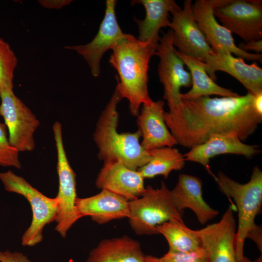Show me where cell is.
Listing matches in <instances>:
<instances>
[{
    "label": "cell",
    "instance_id": "obj_1",
    "mask_svg": "<svg viewBox=\"0 0 262 262\" xmlns=\"http://www.w3.org/2000/svg\"><path fill=\"white\" fill-rule=\"evenodd\" d=\"M253 95L248 93L233 97L202 96L182 99L181 103L164 113L165 124L177 144L192 148L212 135L233 133L246 140L262 121L254 110Z\"/></svg>",
    "mask_w": 262,
    "mask_h": 262
},
{
    "label": "cell",
    "instance_id": "obj_2",
    "mask_svg": "<svg viewBox=\"0 0 262 262\" xmlns=\"http://www.w3.org/2000/svg\"><path fill=\"white\" fill-rule=\"evenodd\" d=\"M158 45L125 34L112 49L109 61L118 74L115 89L122 98L128 100L133 115H138L141 105L153 102L148 92L147 73L150 58L156 55Z\"/></svg>",
    "mask_w": 262,
    "mask_h": 262
},
{
    "label": "cell",
    "instance_id": "obj_3",
    "mask_svg": "<svg viewBox=\"0 0 262 262\" xmlns=\"http://www.w3.org/2000/svg\"><path fill=\"white\" fill-rule=\"evenodd\" d=\"M122 99L115 89L100 115L93 134L98 149V157L104 164L120 161L130 169L137 170L150 160L149 151L141 145L140 131L119 133L117 105Z\"/></svg>",
    "mask_w": 262,
    "mask_h": 262
},
{
    "label": "cell",
    "instance_id": "obj_4",
    "mask_svg": "<svg viewBox=\"0 0 262 262\" xmlns=\"http://www.w3.org/2000/svg\"><path fill=\"white\" fill-rule=\"evenodd\" d=\"M221 191L236 203L238 212V225L236 232L235 250L239 261L244 260V245L248 234L258 226L255 218L262 204V171L255 166L248 182L242 184L219 172L213 177Z\"/></svg>",
    "mask_w": 262,
    "mask_h": 262
},
{
    "label": "cell",
    "instance_id": "obj_5",
    "mask_svg": "<svg viewBox=\"0 0 262 262\" xmlns=\"http://www.w3.org/2000/svg\"><path fill=\"white\" fill-rule=\"evenodd\" d=\"M182 216L164 182L159 188L147 186L140 197L130 201L129 223L137 235L158 234L157 226L171 220L183 221Z\"/></svg>",
    "mask_w": 262,
    "mask_h": 262
},
{
    "label": "cell",
    "instance_id": "obj_6",
    "mask_svg": "<svg viewBox=\"0 0 262 262\" xmlns=\"http://www.w3.org/2000/svg\"><path fill=\"white\" fill-rule=\"evenodd\" d=\"M0 180L7 191L23 196L30 204L33 218L22 236V245L33 246L39 243L43 239L44 227L56 219L58 212L57 199L46 196L11 170L0 172Z\"/></svg>",
    "mask_w": 262,
    "mask_h": 262
},
{
    "label": "cell",
    "instance_id": "obj_7",
    "mask_svg": "<svg viewBox=\"0 0 262 262\" xmlns=\"http://www.w3.org/2000/svg\"><path fill=\"white\" fill-rule=\"evenodd\" d=\"M53 131L57 149V172L59 190L57 196L58 212L55 221V229L65 238L71 226L81 218L76 207V174L71 167L64 148L61 124L58 121L53 125Z\"/></svg>",
    "mask_w": 262,
    "mask_h": 262
},
{
    "label": "cell",
    "instance_id": "obj_8",
    "mask_svg": "<svg viewBox=\"0 0 262 262\" xmlns=\"http://www.w3.org/2000/svg\"><path fill=\"white\" fill-rule=\"evenodd\" d=\"M0 98V116L8 131L10 143L19 152L33 150L34 134L39 121L13 90L1 91Z\"/></svg>",
    "mask_w": 262,
    "mask_h": 262
},
{
    "label": "cell",
    "instance_id": "obj_9",
    "mask_svg": "<svg viewBox=\"0 0 262 262\" xmlns=\"http://www.w3.org/2000/svg\"><path fill=\"white\" fill-rule=\"evenodd\" d=\"M156 55L160 58L158 72L164 86V98L171 110L181 102L180 88L192 86L191 74L184 69V63L173 45L171 29L160 38Z\"/></svg>",
    "mask_w": 262,
    "mask_h": 262
},
{
    "label": "cell",
    "instance_id": "obj_10",
    "mask_svg": "<svg viewBox=\"0 0 262 262\" xmlns=\"http://www.w3.org/2000/svg\"><path fill=\"white\" fill-rule=\"evenodd\" d=\"M230 1L196 0L192 5L196 22L214 53L227 51L244 59L262 62V53H252L240 49L235 44L231 33L217 22L214 15V9Z\"/></svg>",
    "mask_w": 262,
    "mask_h": 262
},
{
    "label": "cell",
    "instance_id": "obj_11",
    "mask_svg": "<svg viewBox=\"0 0 262 262\" xmlns=\"http://www.w3.org/2000/svg\"><path fill=\"white\" fill-rule=\"evenodd\" d=\"M222 26L245 42L262 38V2L260 0H230L214 10Z\"/></svg>",
    "mask_w": 262,
    "mask_h": 262
},
{
    "label": "cell",
    "instance_id": "obj_12",
    "mask_svg": "<svg viewBox=\"0 0 262 262\" xmlns=\"http://www.w3.org/2000/svg\"><path fill=\"white\" fill-rule=\"evenodd\" d=\"M234 205H230L220 220L197 230L208 262H253L247 257L238 260L235 250Z\"/></svg>",
    "mask_w": 262,
    "mask_h": 262
},
{
    "label": "cell",
    "instance_id": "obj_13",
    "mask_svg": "<svg viewBox=\"0 0 262 262\" xmlns=\"http://www.w3.org/2000/svg\"><path fill=\"white\" fill-rule=\"evenodd\" d=\"M191 0H185L182 9L171 13L169 27L173 32V44L181 54L204 62L214 54L193 16Z\"/></svg>",
    "mask_w": 262,
    "mask_h": 262
},
{
    "label": "cell",
    "instance_id": "obj_14",
    "mask_svg": "<svg viewBox=\"0 0 262 262\" xmlns=\"http://www.w3.org/2000/svg\"><path fill=\"white\" fill-rule=\"evenodd\" d=\"M116 1L107 0L104 17L98 31L92 40L85 45L65 46L76 51L87 62L94 77L100 73V63L104 53L112 49L117 42L124 36L117 20L115 8Z\"/></svg>",
    "mask_w": 262,
    "mask_h": 262
},
{
    "label": "cell",
    "instance_id": "obj_15",
    "mask_svg": "<svg viewBox=\"0 0 262 262\" xmlns=\"http://www.w3.org/2000/svg\"><path fill=\"white\" fill-rule=\"evenodd\" d=\"M203 65L207 74L214 82L217 79L215 72L221 71L236 78L248 93L255 95L262 92V69L255 63L248 65L244 59L224 51L208 55Z\"/></svg>",
    "mask_w": 262,
    "mask_h": 262
},
{
    "label": "cell",
    "instance_id": "obj_16",
    "mask_svg": "<svg viewBox=\"0 0 262 262\" xmlns=\"http://www.w3.org/2000/svg\"><path fill=\"white\" fill-rule=\"evenodd\" d=\"M96 185L101 190L108 191L129 201L140 197L146 188L140 172L130 169L120 161L104 164Z\"/></svg>",
    "mask_w": 262,
    "mask_h": 262
},
{
    "label": "cell",
    "instance_id": "obj_17",
    "mask_svg": "<svg viewBox=\"0 0 262 262\" xmlns=\"http://www.w3.org/2000/svg\"><path fill=\"white\" fill-rule=\"evenodd\" d=\"M260 152L257 146L245 144L233 133L212 135L206 142L191 148L183 154L185 161L200 164L213 176L210 170V160L215 156L232 154L251 158Z\"/></svg>",
    "mask_w": 262,
    "mask_h": 262
},
{
    "label": "cell",
    "instance_id": "obj_18",
    "mask_svg": "<svg viewBox=\"0 0 262 262\" xmlns=\"http://www.w3.org/2000/svg\"><path fill=\"white\" fill-rule=\"evenodd\" d=\"M164 102L159 100L148 105H143L137 115V123L140 131L142 147L146 150L177 144L169 131L164 118Z\"/></svg>",
    "mask_w": 262,
    "mask_h": 262
},
{
    "label": "cell",
    "instance_id": "obj_19",
    "mask_svg": "<svg viewBox=\"0 0 262 262\" xmlns=\"http://www.w3.org/2000/svg\"><path fill=\"white\" fill-rule=\"evenodd\" d=\"M202 186L201 180L198 178L181 174L176 186L170 191L178 211L183 215L185 209L192 210L199 223L204 225L214 218L219 212L204 200Z\"/></svg>",
    "mask_w": 262,
    "mask_h": 262
},
{
    "label": "cell",
    "instance_id": "obj_20",
    "mask_svg": "<svg viewBox=\"0 0 262 262\" xmlns=\"http://www.w3.org/2000/svg\"><path fill=\"white\" fill-rule=\"evenodd\" d=\"M75 204L81 218L90 216L99 225L130 216V201L105 190L90 197H77Z\"/></svg>",
    "mask_w": 262,
    "mask_h": 262
},
{
    "label": "cell",
    "instance_id": "obj_21",
    "mask_svg": "<svg viewBox=\"0 0 262 262\" xmlns=\"http://www.w3.org/2000/svg\"><path fill=\"white\" fill-rule=\"evenodd\" d=\"M131 3H141L146 10L144 19L134 18L138 28V39L156 45L161 38L159 35L160 30L163 27H169V13L181 9L174 0H137L131 1Z\"/></svg>",
    "mask_w": 262,
    "mask_h": 262
},
{
    "label": "cell",
    "instance_id": "obj_22",
    "mask_svg": "<svg viewBox=\"0 0 262 262\" xmlns=\"http://www.w3.org/2000/svg\"><path fill=\"white\" fill-rule=\"evenodd\" d=\"M146 258L140 243L124 235L101 241L86 262H146Z\"/></svg>",
    "mask_w": 262,
    "mask_h": 262
},
{
    "label": "cell",
    "instance_id": "obj_23",
    "mask_svg": "<svg viewBox=\"0 0 262 262\" xmlns=\"http://www.w3.org/2000/svg\"><path fill=\"white\" fill-rule=\"evenodd\" d=\"M176 53L189 68L192 78V88L186 93L182 94V99H192L202 96L216 95L223 97L239 96L231 89L221 87L215 82L205 69L203 62L191 56Z\"/></svg>",
    "mask_w": 262,
    "mask_h": 262
},
{
    "label": "cell",
    "instance_id": "obj_24",
    "mask_svg": "<svg viewBox=\"0 0 262 262\" xmlns=\"http://www.w3.org/2000/svg\"><path fill=\"white\" fill-rule=\"evenodd\" d=\"M149 151L150 161L137 170L144 179L153 178L157 175L167 179L171 172L181 170L184 166L183 154L176 148L165 147Z\"/></svg>",
    "mask_w": 262,
    "mask_h": 262
},
{
    "label": "cell",
    "instance_id": "obj_25",
    "mask_svg": "<svg viewBox=\"0 0 262 262\" xmlns=\"http://www.w3.org/2000/svg\"><path fill=\"white\" fill-rule=\"evenodd\" d=\"M158 233L162 234L167 240L169 250L189 252L202 246L197 230L187 227L183 221L174 220L164 222L157 226Z\"/></svg>",
    "mask_w": 262,
    "mask_h": 262
},
{
    "label": "cell",
    "instance_id": "obj_26",
    "mask_svg": "<svg viewBox=\"0 0 262 262\" xmlns=\"http://www.w3.org/2000/svg\"><path fill=\"white\" fill-rule=\"evenodd\" d=\"M17 59L10 45L0 38V93L13 90Z\"/></svg>",
    "mask_w": 262,
    "mask_h": 262
},
{
    "label": "cell",
    "instance_id": "obj_27",
    "mask_svg": "<svg viewBox=\"0 0 262 262\" xmlns=\"http://www.w3.org/2000/svg\"><path fill=\"white\" fill-rule=\"evenodd\" d=\"M7 131L5 125L0 122V165L20 169L19 152L10 143Z\"/></svg>",
    "mask_w": 262,
    "mask_h": 262
},
{
    "label": "cell",
    "instance_id": "obj_28",
    "mask_svg": "<svg viewBox=\"0 0 262 262\" xmlns=\"http://www.w3.org/2000/svg\"><path fill=\"white\" fill-rule=\"evenodd\" d=\"M158 262H208L207 252L202 246L199 248L189 252H178L168 250L160 258Z\"/></svg>",
    "mask_w": 262,
    "mask_h": 262
},
{
    "label": "cell",
    "instance_id": "obj_29",
    "mask_svg": "<svg viewBox=\"0 0 262 262\" xmlns=\"http://www.w3.org/2000/svg\"><path fill=\"white\" fill-rule=\"evenodd\" d=\"M0 262H32L26 256L19 252L8 250L0 251Z\"/></svg>",
    "mask_w": 262,
    "mask_h": 262
},
{
    "label": "cell",
    "instance_id": "obj_30",
    "mask_svg": "<svg viewBox=\"0 0 262 262\" xmlns=\"http://www.w3.org/2000/svg\"><path fill=\"white\" fill-rule=\"evenodd\" d=\"M238 47L244 51H253L256 53L261 54L262 52V40H252L240 43Z\"/></svg>",
    "mask_w": 262,
    "mask_h": 262
},
{
    "label": "cell",
    "instance_id": "obj_31",
    "mask_svg": "<svg viewBox=\"0 0 262 262\" xmlns=\"http://www.w3.org/2000/svg\"><path fill=\"white\" fill-rule=\"evenodd\" d=\"M40 4L43 7L47 8H57L68 5L71 0H39Z\"/></svg>",
    "mask_w": 262,
    "mask_h": 262
},
{
    "label": "cell",
    "instance_id": "obj_32",
    "mask_svg": "<svg viewBox=\"0 0 262 262\" xmlns=\"http://www.w3.org/2000/svg\"><path fill=\"white\" fill-rule=\"evenodd\" d=\"M252 104L255 111L262 115V92L253 95Z\"/></svg>",
    "mask_w": 262,
    "mask_h": 262
},
{
    "label": "cell",
    "instance_id": "obj_33",
    "mask_svg": "<svg viewBox=\"0 0 262 262\" xmlns=\"http://www.w3.org/2000/svg\"><path fill=\"white\" fill-rule=\"evenodd\" d=\"M146 262H158L156 260V257L151 255H147Z\"/></svg>",
    "mask_w": 262,
    "mask_h": 262
},
{
    "label": "cell",
    "instance_id": "obj_34",
    "mask_svg": "<svg viewBox=\"0 0 262 262\" xmlns=\"http://www.w3.org/2000/svg\"><path fill=\"white\" fill-rule=\"evenodd\" d=\"M253 262H262V255L259 256L257 259L253 261Z\"/></svg>",
    "mask_w": 262,
    "mask_h": 262
}]
</instances>
